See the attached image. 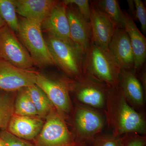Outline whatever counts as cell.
Wrapping results in <instances>:
<instances>
[{
  "label": "cell",
  "mask_w": 146,
  "mask_h": 146,
  "mask_svg": "<svg viewBox=\"0 0 146 146\" xmlns=\"http://www.w3.org/2000/svg\"><path fill=\"white\" fill-rule=\"evenodd\" d=\"M19 25L20 40L36 65L44 67L55 65L43 37L41 24L23 18Z\"/></svg>",
  "instance_id": "obj_1"
},
{
  "label": "cell",
  "mask_w": 146,
  "mask_h": 146,
  "mask_svg": "<svg viewBox=\"0 0 146 146\" xmlns=\"http://www.w3.org/2000/svg\"><path fill=\"white\" fill-rule=\"evenodd\" d=\"M121 69L108 50L91 42L85 54L84 70L95 78L116 86L119 82Z\"/></svg>",
  "instance_id": "obj_2"
},
{
  "label": "cell",
  "mask_w": 146,
  "mask_h": 146,
  "mask_svg": "<svg viewBox=\"0 0 146 146\" xmlns=\"http://www.w3.org/2000/svg\"><path fill=\"white\" fill-rule=\"evenodd\" d=\"M46 41L55 65L70 75L79 76L84 70L85 53L53 36L48 35Z\"/></svg>",
  "instance_id": "obj_3"
},
{
  "label": "cell",
  "mask_w": 146,
  "mask_h": 146,
  "mask_svg": "<svg viewBox=\"0 0 146 146\" xmlns=\"http://www.w3.org/2000/svg\"><path fill=\"white\" fill-rule=\"evenodd\" d=\"M0 59L26 70H31L36 65L14 32L6 25L0 28Z\"/></svg>",
  "instance_id": "obj_4"
},
{
  "label": "cell",
  "mask_w": 146,
  "mask_h": 146,
  "mask_svg": "<svg viewBox=\"0 0 146 146\" xmlns=\"http://www.w3.org/2000/svg\"><path fill=\"white\" fill-rule=\"evenodd\" d=\"M39 135L34 140L36 146H74V143L63 120L53 110L46 117Z\"/></svg>",
  "instance_id": "obj_5"
},
{
  "label": "cell",
  "mask_w": 146,
  "mask_h": 146,
  "mask_svg": "<svg viewBox=\"0 0 146 146\" xmlns=\"http://www.w3.org/2000/svg\"><path fill=\"white\" fill-rule=\"evenodd\" d=\"M38 74L0 59V91L12 92L35 84Z\"/></svg>",
  "instance_id": "obj_6"
},
{
  "label": "cell",
  "mask_w": 146,
  "mask_h": 146,
  "mask_svg": "<svg viewBox=\"0 0 146 146\" xmlns=\"http://www.w3.org/2000/svg\"><path fill=\"white\" fill-rule=\"evenodd\" d=\"M35 84L42 90L55 107L62 113L70 109L68 84L62 80L53 79L38 73Z\"/></svg>",
  "instance_id": "obj_7"
},
{
  "label": "cell",
  "mask_w": 146,
  "mask_h": 146,
  "mask_svg": "<svg viewBox=\"0 0 146 146\" xmlns=\"http://www.w3.org/2000/svg\"><path fill=\"white\" fill-rule=\"evenodd\" d=\"M41 27L42 30L46 31L49 36L75 46L70 35L67 5L63 2H58L53 7L42 22Z\"/></svg>",
  "instance_id": "obj_8"
},
{
  "label": "cell",
  "mask_w": 146,
  "mask_h": 146,
  "mask_svg": "<svg viewBox=\"0 0 146 146\" xmlns=\"http://www.w3.org/2000/svg\"><path fill=\"white\" fill-rule=\"evenodd\" d=\"M67 15L71 39L75 46L85 54L92 42L89 22L73 5L67 6Z\"/></svg>",
  "instance_id": "obj_9"
},
{
  "label": "cell",
  "mask_w": 146,
  "mask_h": 146,
  "mask_svg": "<svg viewBox=\"0 0 146 146\" xmlns=\"http://www.w3.org/2000/svg\"><path fill=\"white\" fill-rule=\"evenodd\" d=\"M108 52L121 69L134 68V55L129 37L124 28H116L108 45Z\"/></svg>",
  "instance_id": "obj_10"
},
{
  "label": "cell",
  "mask_w": 146,
  "mask_h": 146,
  "mask_svg": "<svg viewBox=\"0 0 146 146\" xmlns=\"http://www.w3.org/2000/svg\"><path fill=\"white\" fill-rule=\"evenodd\" d=\"M91 13L89 23L92 42L108 50V45L114 34L116 27L112 21L92 2H90Z\"/></svg>",
  "instance_id": "obj_11"
},
{
  "label": "cell",
  "mask_w": 146,
  "mask_h": 146,
  "mask_svg": "<svg viewBox=\"0 0 146 146\" xmlns=\"http://www.w3.org/2000/svg\"><path fill=\"white\" fill-rule=\"evenodd\" d=\"M44 123L39 117L19 116L13 114L7 129L14 136L23 140H35L39 135Z\"/></svg>",
  "instance_id": "obj_12"
},
{
  "label": "cell",
  "mask_w": 146,
  "mask_h": 146,
  "mask_svg": "<svg viewBox=\"0 0 146 146\" xmlns=\"http://www.w3.org/2000/svg\"><path fill=\"white\" fill-rule=\"evenodd\" d=\"M16 13L28 20L42 23L59 1L54 0H13Z\"/></svg>",
  "instance_id": "obj_13"
},
{
  "label": "cell",
  "mask_w": 146,
  "mask_h": 146,
  "mask_svg": "<svg viewBox=\"0 0 146 146\" xmlns=\"http://www.w3.org/2000/svg\"><path fill=\"white\" fill-rule=\"evenodd\" d=\"M124 28L127 33L132 48L134 58L133 69L138 70L145 62L146 39L127 13L124 12Z\"/></svg>",
  "instance_id": "obj_14"
},
{
  "label": "cell",
  "mask_w": 146,
  "mask_h": 146,
  "mask_svg": "<svg viewBox=\"0 0 146 146\" xmlns=\"http://www.w3.org/2000/svg\"><path fill=\"white\" fill-rule=\"evenodd\" d=\"M120 102L117 121V128L120 133L139 132L145 131V124L142 116L131 107L125 100Z\"/></svg>",
  "instance_id": "obj_15"
},
{
  "label": "cell",
  "mask_w": 146,
  "mask_h": 146,
  "mask_svg": "<svg viewBox=\"0 0 146 146\" xmlns=\"http://www.w3.org/2000/svg\"><path fill=\"white\" fill-rule=\"evenodd\" d=\"M75 121L79 133L83 138L96 134L103 125V121L99 114L84 108H80L77 110Z\"/></svg>",
  "instance_id": "obj_16"
},
{
  "label": "cell",
  "mask_w": 146,
  "mask_h": 146,
  "mask_svg": "<svg viewBox=\"0 0 146 146\" xmlns=\"http://www.w3.org/2000/svg\"><path fill=\"white\" fill-rule=\"evenodd\" d=\"M129 70H120L119 82L122 91L126 97L134 103L141 105L143 102L142 85L135 74Z\"/></svg>",
  "instance_id": "obj_17"
},
{
  "label": "cell",
  "mask_w": 146,
  "mask_h": 146,
  "mask_svg": "<svg viewBox=\"0 0 146 146\" xmlns=\"http://www.w3.org/2000/svg\"><path fill=\"white\" fill-rule=\"evenodd\" d=\"M77 96L79 100L94 107H102L104 104V92L101 85L89 80L78 86Z\"/></svg>",
  "instance_id": "obj_18"
},
{
  "label": "cell",
  "mask_w": 146,
  "mask_h": 146,
  "mask_svg": "<svg viewBox=\"0 0 146 146\" xmlns=\"http://www.w3.org/2000/svg\"><path fill=\"white\" fill-rule=\"evenodd\" d=\"M92 2L112 21L116 28H124V12L117 0H96Z\"/></svg>",
  "instance_id": "obj_19"
},
{
  "label": "cell",
  "mask_w": 146,
  "mask_h": 146,
  "mask_svg": "<svg viewBox=\"0 0 146 146\" xmlns=\"http://www.w3.org/2000/svg\"><path fill=\"white\" fill-rule=\"evenodd\" d=\"M32 101L37 112L38 117L46 118L53 109V106L45 93L36 84L26 88Z\"/></svg>",
  "instance_id": "obj_20"
},
{
  "label": "cell",
  "mask_w": 146,
  "mask_h": 146,
  "mask_svg": "<svg viewBox=\"0 0 146 146\" xmlns=\"http://www.w3.org/2000/svg\"><path fill=\"white\" fill-rule=\"evenodd\" d=\"M13 114L19 116L38 117L26 88L21 89L18 93L14 102Z\"/></svg>",
  "instance_id": "obj_21"
},
{
  "label": "cell",
  "mask_w": 146,
  "mask_h": 146,
  "mask_svg": "<svg viewBox=\"0 0 146 146\" xmlns=\"http://www.w3.org/2000/svg\"><path fill=\"white\" fill-rule=\"evenodd\" d=\"M10 93L0 91V130L7 129L13 114L14 101Z\"/></svg>",
  "instance_id": "obj_22"
},
{
  "label": "cell",
  "mask_w": 146,
  "mask_h": 146,
  "mask_svg": "<svg viewBox=\"0 0 146 146\" xmlns=\"http://www.w3.org/2000/svg\"><path fill=\"white\" fill-rule=\"evenodd\" d=\"M0 15L11 30L18 33L19 21L13 0H0Z\"/></svg>",
  "instance_id": "obj_23"
},
{
  "label": "cell",
  "mask_w": 146,
  "mask_h": 146,
  "mask_svg": "<svg viewBox=\"0 0 146 146\" xmlns=\"http://www.w3.org/2000/svg\"><path fill=\"white\" fill-rule=\"evenodd\" d=\"M0 137L4 141L6 146H36L34 144L14 136L7 129L0 131Z\"/></svg>",
  "instance_id": "obj_24"
},
{
  "label": "cell",
  "mask_w": 146,
  "mask_h": 146,
  "mask_svg": "<svg viewBox=\"0 0 146 146\" xmlns=\"http://www.w3.org/2000/svg\"><path fill=\"white\" fill-rule=\"evenodd\" d=\"M63 2L66 5H73L78 9L80 13L89 21L91 16V9L90 2L88 0H65Z\"/></svg>",
  "instance_id": "obj_25"
},
{
  "label": "cell",
  "mask_w": 146,
  "mask_h": 146,
  "mask_svg": "<svg viewBox=\"0 0 146 146\" xmlns=\"http://www.w3.org/2000/svg\"><path fill=\"white\" fill-rule=\"evenodd\" d=\"M136 9V17L141 24L142 31L146 33V9L143 3L141 0L133 1Z\"/></svg>",
  "instance_id": "obj_26"
},
{
  "label": "cell",
  "mask_w": 146,
  "mask_h": 146,
  "mask_svg": "<svg viewBox=\"0 0 146 146\" xmlns=\"http://www.w3.org/2000/svg\"><path fill=\"white\" fill-rule=\"evenodd\" d=\"M94 143V146H121V141L113 137L98 139Z\"/></svg>",
  "instance_id": "obj_27"
},
{
  "label": "cell",
  "mask_w": 146,
  "mask_h": 146,
  "mask_svg": "<svg viewBox=\"0 0 146 146\" xmlns=\"http://www.w3.org/2000/svg\"><path fill=\"white\" fill-rule=\"evenodd\" d=\"M146 141L144 138L131 137L121 141V146H145Z\"/></svg>",
  "instance_id": "obj_28"
},
{
  "label": "cell",
  "mask_w": 146,
  "mask_h": 146,
  "mask_svg": "<svg viewBox=\"0 0 146 146\" xmlns=\"http://www.w3.org/2000/svg\"><path fill=\"white\" fill-rule=\"evenodd\" d=\"M5 25H6L5 23L3 20L2 18H1V15H0V28L4 26Z\"/></svg>",
  "instance_id": "obj_29"
},
{
  "label": "cell",
  "mask_w": 146,
  "mask_h": 146,
  "mask_svg": "<svg viewBox=\"0 0 146 146\" xmlns=\"http://www.w3.org/2000/svg\"><path fill=\"white\" fill-rule=\"evenodd\" d=\"M0 146H6L4 141L0 137Z\"/></svg>",
  "instance_id": "obj_30"
},
{
  "label": "cell",
  "mask_w": 146,
  "mask_h": 146,
  "mask_svg": "<svg viewBox=\"0 0 146 146\" xmlns=\"http://www.w3.org/2000/svg\"><path fill=\"white\" fill-rule=\"evenodd\" d=\"M78 146H84V145H78Z\"/></svg>",
  "instance_id": "obj_31"
}]
</instances>
